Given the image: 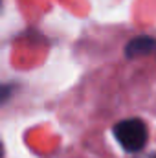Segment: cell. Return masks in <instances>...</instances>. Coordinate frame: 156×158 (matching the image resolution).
Wrapping results in <instances>:
<instances>
[{"mask_svg": "<svg viewBox=\"0 0 156 158\" xmlns=\"http://www.w3.org/2000/svg\"><path fill=\"white\" fill-rule=\"evenodd\" d=\"M114 136L129 153H138L147 142V127L142 119H123L114 127Z\"/></svg>", "mask_w": 156, "mask_h": 158, "instance_id": "6da1fadb", "label": "cell"}, {"mask_svg": "<svg viewBox=\"0 0 156 158\" xmlns=\"http://www.w3.org/2000/svg\"><path fill=\"white\" fill-rule=\"evenodd\" d=\"M154 42L156 40L153 39V37H147V35L136 37V39H132L127 44L125 53H127V57H130V59H134V57H143V55H147V53H151V52L154 50Z\"/></svg>", "mask_w": 156, "mask_h": 158, "instance_id": "7a4b0ae2", "label": "cell"}, {"mask_svg": "<svg viewBox=\"0 0 156 158\" xmlns=\"http://www.w3.org/2000/svg\"><path fill=\"white\" fill-rule=\"evenodd\" d=\"M13 94V85H0V105L6 103Z\"/></svg>", "mask_w": 156, "mask_h": 158, "instance_id": "3957f363", "label": "cell"}, {"mask_svg": "<svg viewBox=\"0 0 156 158\" xmlns=\"http://www.w3.org/2000/svg\"><path fill=\"white\" fill-rule=\"evenodd\" d=\"M4 156V147H2V143H0V158Z\"/></svg>", "mask_w": 156, "mask_h": 158, "instance_id": "277c9868", "label": "cell"}, {"mask_svg": "<svg viewBox=\"0 0 156 158\" xmlns=\"http://www.w3.org/2000/svg\"><path fill=\"white\" fill-rule=\"evenodd\" d=\"M143 158H156V155H151V156H143Z\"/></svg>", "mask_w": 156, "mask_h": 158, "instance_id": "5b68a950", "label": "cell"}, {"mask_svg": "<svg viewBox=\"0 0 156 158\" xmlns=\"http://www.w3.org/2000/svg\"><path fill=\"white\" fill-rule=\"evenodd\" d=\"M0 6H2V0H0Z\"/></svg>", "mask_w": 156, "mask_h": 158, "instance_id": "8992f818", "label": "cell"}]
</instances>
